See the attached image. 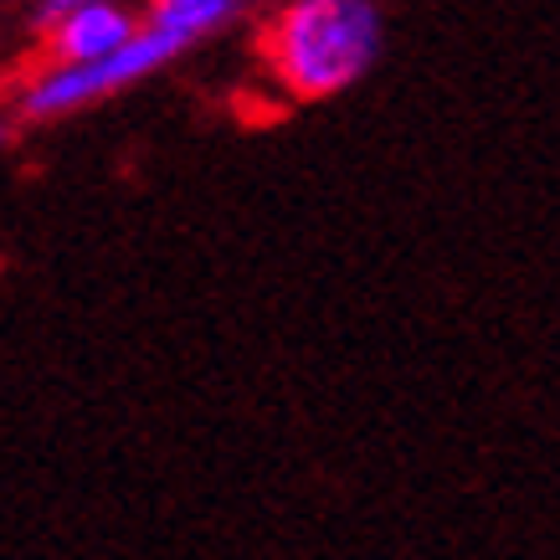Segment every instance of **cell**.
I'll return each mask as SVG.
<instances>
[{"label": "cell", "instance_id": "obj_3", "mask_svg": "<svg viewBox=\"0 0 560 560\" xmlns=\"http://www.w3.org/2000/svg\"><path fill=\"white\" fill-rule=\"evenodd\" d=\"M57 32H51V47L62 57V68H83V62H98L108 51H119L129 36L139 32L135 16L119 11L114 0H103V5H78L68 11L62 21H51Z\"/></svg>", "mask_w": 560, "mask_h": 560}, {"label": "cell", "instance_id": "obj_2", "mask_svg": "<svg viewBox=\"0 0 560 560\" xmlns=\"http://www.w3.org/2000/svg\"><path fill=\"white\" fill-rule=\"evenodd\" d=\"M180 47H190L186 36L144 26V32H135L119 51L98 57V62L47 72V78L26 93V114L51 119V114H68V108H78V103H88V98H103V93H114V88H129V83H139L144 72L160 68V62H171Z\"/></svg>", "mask_w": 560, "mask_h": 560}, {"label": "cell", "instance_id": "obj_5", "mask_svg": "<svg viewBox=\"0 0 560 560\" xmlns=\"http://www.w3.org/2000/svg\"><path fill=\"white\" fill-rule=\"evenodd\" d=\"M175 5H196V0H154V11H175Z\"/></svg>", "mask_w": 560, "mask_h": 560}, {"label": "cell", "instance_id": "obj_1", "mask_svg": "<svg viewBox=\"0 0 560 560\" xmlns=\"http://www.w3.org/2000/svg\"><path fill=\"white\" fill-rule=\"evenodd\" d=\"M381 51V11L371 0H299L272 32V68L304 98L355 83Z\"/></svg>", "mask_w": 560, "mask_h": 560}, {"label": "cell", "instance_id": "obj_4", "mask_svg": "<svg viewBox=\"0 0 560 560\" xmlns=\"http://www.w3.org/2000/svg\"><path fill=\"white\" fill-rule=\"evenodd\" d=\"M78 5H103V0H42V5H36V21L51 26V21L68 16V11H78Z\"/></svg>", "mask_w": 560, "mask_h": 560}, {"label": "cell", "instance_id": "obj_6", "mask_svg": "<svg viewBox=\"0 0 560 560\" xmlns=\"http://www.w3.org/2000/svg\"><path fill=\"white\" fill-rule=\"evenodd\" d=\"M0 139H5V129H0Z\"/></svg>", "mask_w": 560, "mask_h": 560}]
</instances>
